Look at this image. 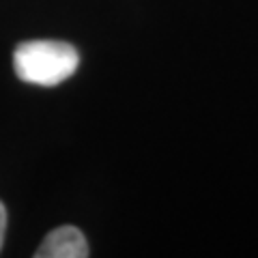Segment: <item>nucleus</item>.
Returning <instances> with one entry per match:
<instances>
[{
	"label": "nucleus",
	"instance_id": "1",
	"mask_svg": "<svg viewBox=\"0 0 258 258\" xmlns=\"http://www.w3.org/2000/svg\"><path fill=\"white\" fill-rule=\"evenodd\" d=\"M80 54L64 41H24L15 47L13 69L22 82L56 86L76 74Z\"/></svg>",
	"mask_w": 258,
	"mask_h": 258
},
{
	"label": "nucleus",
	"instance_id": "2",
	"mask_svg": "<svg viewBox=\"0 0 258 258\" xmlns=\"http://www.w3.org/2000/svg\"><path fill=\"white\" fill-rule=\"evenodd\" d=\"M37 258H84L88 256V243L82 230L76 226H60L43 239L35 252Z\"/></svg>",
	"mask_w": 258,
	"mask_h": 258
},
{
	"label": "nucleus",
	"instance_id": "3",
	"mask_svg": "<svg viewBox=\"0 0 258 258\" xmlns=\"http://www.w3.org/2000/svg\"><path fill=\"white\" fill-rule=\"evenodd\" d=\"M5 230H7V209L0 203V249H3L5 243Z\"/></svg>",
	"mask_w": 258,
	"mask_h": 258
}]
</instances>
